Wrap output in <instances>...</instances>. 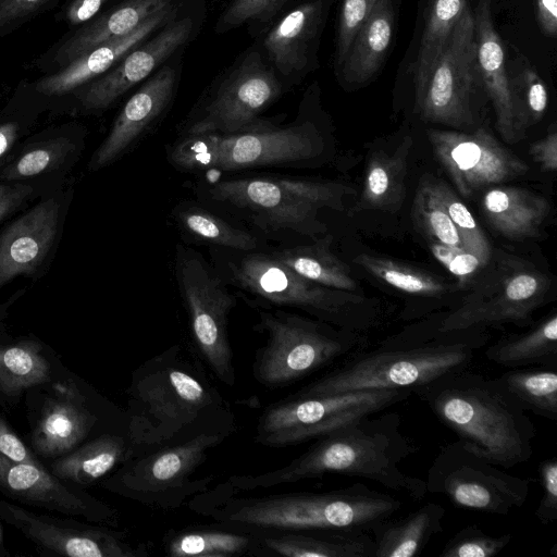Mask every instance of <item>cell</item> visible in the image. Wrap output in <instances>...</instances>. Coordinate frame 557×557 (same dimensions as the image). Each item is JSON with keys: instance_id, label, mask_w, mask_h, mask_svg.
<instances>
[{"instance_id": "10", "label": "cell", "mask_w": 557, "mask_h": 557, "mask_svg": "<svg viewBox=\"0 0 557 557\" xmlns=\"http://www.w3.org/2000/svg\"><path fill=\"white\" fill-rule=\"evenodd\" d=\"M230 435L203 433L133 457L103 484L108 490L151 508L181 507L210 488L214 475H194L206 462L209 451Z\"/></svg>"}, {"instance_id": "46", "label": "cell", "mask_w": 557, "mask_h": 557, "mask_svg": "<svg viewBox=\"0 0 557 557\" xmlns=\"http://www.w3.org/2000/svg\"><path fill=\"white\" fill-rule=\"evenodd\" d=\"M515 114L520 132L544 115L548 92L546 85L534 69L522 67L515 77L509 75Z\"/></svg>"}, {"instance_id": "9", "label": "cell", "mask_w": 557, "mask_h": 557, "mask_svg": "<svg viewBox=\"0 0 557 557\" xmlns=\"http://www.w3.org/2000/svg\"><path fill=\"white\" fill-rule=\"evenodd\" d=\"M259 332L268 335L252 364L256 380L267 387H282L357 351L356 332L335 329L280 308L259 309Z\"/></svg>"}, {"instance_id": "23", "label": "cell", "mask_w": 557, "mask_h": 557, "mask_svg": "<svg viewBox=\"0 0 557 557\" xmlns=\"http://www.w3.org/2000/svg\"><path fill=\"white\" fill-rule=\"evenodd\" d=\"M0 490L22 503L92 522L116 525L117 512L77 488H70L39 462H14L0 455Z\"/></svg>"}, {"instance_id": "12", "label": "cell", "mask_w": 557, "mask_h": 557, "mask_svg": "<svg viewBox=\"0 0 557 557\" xmlns=\"http://www.w3.org/2000/svg\"><path fill=\"white\" fill-rule=\"evenodd\" d=\"M175 276L199 356L220 382L233 386L235 369L227 324L235 296L213 265L189 247L176 248Z\"/></svg>"}, {"instance_id": "54", "label": "cell", "mask_w": 557, "mask_h": 557, "mask_svg": "<svg viewBox=\"0 0 557 557\" xmlns=\"http://www.w3.org/2000/svg\"><path fill=\"white\" fill-rule=\"evenodd\" d=\"M116 0H66L55 13L57 22L76 28L113 5Z\"/></svg>"}, {"instance_id": "16", "label": "cell", "mask_w": 557, "mask_h": 557, "mask_svg": "<svg viewBox=\"0 0 557 557\" xmlns=\"http://www.w3.org/2000/svg\"><path fill=\"white\" fill-rule=\"evenodd\" d=\"M70 182L39 197L0 228V289L16 277L37 281L50 269L73 199Z\"/></svg>"}, {"instance_id": "43", "label": "cell", "mask_w": 557, "mask_h": 557, "mask_svg": "<svg viewBox=\"0 0 557 557\" xmlns=\"http://www.w3.org/2000/svg\"><path fill=\"white\" fill-rule=\"evenodd\" d=\"M354 261L377 280L410 295L440 297L448 292L438 277L392 259L360 253Z\"/></svg>"}, {"instance_id": "48", "label": "cell", "mask_w": 557, "mask_h": 557, "mask_svg": "<svg viewBox=\"0 0 557 557\" xmlns=\"http://www.w3.org/2000/svg\"><path fill=\"white\" fill-rule=\"evenodd\" d=\"M511 541V534L492 536L476 525L460 529L444 545L440 557H493Z\"/></svg>"}, {"instance_id": "47", "label": "cell", "mask_w": 557, "mask_h": 557, "mask_svg": "<svg viewBox=\"0 0 557 557\" xmlns=\"http://www.w3.org/2000/svg\"><path fill=\"white\" fill-rule=\"evenodd\" d=\"M413 214L420 227L433 242L463 249L456 226L424 180L414 197Z\"/></svg>"}, {"instance_id": "35", "label": "cell", "mask_w": 557, "mask_h": 557, "mask_svg": "<svg viewBox=\"0 0 557 557\" xmlns=\"http://www.w3.org/2000/svg\"><path fill=\"white\" fill-rule=\"evenodd\" d=\"M411 146L412 139L407 136L394 152L379 151L371 156L355 211H394L401 206Z\"/></svg>"}, {"instance_id": "45", "label": "cell", "mask_w": 557, "mask_h": 557, "mask_svg": "<svg viewBox=\"0 0 557 557\" xmlns=\"http://www.w3.org/2000/svg\"><path fill=\"white\" fill-rule=\"evenodd\" d=\"M292 0H231L215 24V33L247 25L257 33H264Z\"/></svg>"}, {"instance_id": "19", "label": "cell", "mask_w": 557, "mask_h": 557, "mask_svg": "<svg viewBox=\"0 0 557 557\" xmlns=\"http://www.w3.org/2000/svg\"><path fill=\"white\" fill-rule=\"evenodd\" d=\"M547 278L531 270L508 272L478 287L435 325L437 332L480 330L500 323H522L544 304Z\"/></svg>"}, {"instance_id": "31", "label": "cell", "mask_w": 557, "mask_h": 557, "mask_svg": "<svg viewBox=\"0 0 557 557\" xmlns=\"http://www.w3.org/2000/svg\"><path fill=\"white\" fill-rule=\"evenodd\" d=\"M482 209L492 227L510 240L536 237L549 214V203L542 195L515 186L487 189Z\"/></svg>"}, {"instance_id": "14", "label": "cell", "mask_w": 557, "mask_h": 557, "mask_svg": "<svg viewBox=\"0 0 557 557\" xmlns=\"http://www.w3.org/2000/svg\"><path fill=\"white\" fill-rule=\"evenodd\" d=\"M481 87L474 17L467 4L416 98V109L426 122L468 131L475 122L474 101Z\"/></svg>"}, {"instance_id": "55", "label": "cell", "mask_w": 557, "mask_h": 557, "mask_svg": "<svg viewBox=\"0 0 557 557\" xmlns=\"http://www.w3.org/2000/svg\"><path fill=\"white\" fill-rule=\"evenodd\" d=\"M0 455L14 462L37 463L34 456L2 417H0Z\"/></svg>"}, {"instance_id": "52", "label": "cell", "mask_w": 557, "mask_h": 557, "mask_svg": "<svg viewBox=\"0 0 557 557\" xmlns=\"http://www.w3.org/2000/svg\"><path fill=\"white\" fill-rule=\"evenodd\" d=\"M430 249L434 258L455 275L461 284L469 282L484 268L475 256L462 248L433 242L430 244Z\"/></svg>"}, {"instance_id": "26", "label": "cell", "mask_w": 557, "mask_h": 557, "mask_svg": "<svg viewBox=\"0 0 557 557\" xmlns=\"http://www.w3.org/2000/svg\"><path fill=\"white\" fill-rule=\"evenodd\" d=\"M180 5L162 10L132 33L103 42L74 59L61 70L32 82L39 94L55 100L109 71L133 48L178 16Z\"/></svg>"}, {"instance_id": "18", "label": "cell", "mask_w": 557, "mask_h": 557, "mask_svg": "<svg viewBox=\"0 0 557 557\" xmlns=\"http://www.w3.org/2000/svg\"><path fill=\"white\" fill-rule=\"evenodd\" d=\"M433 152L458 193L476 190L524 175L528 164L484 128L473 132L430 129Z\"/></svg>"}, {"instance_id": "15", "label": "cell", "mask_w": 557, "mask_h": 557, "mask_svg": "<svg viewBox=\"0 0 557 557\" xmlns=\"http://www.w3.org/2000/svg\"><path fill=\"white\" fill-rule=\"evenodd\" d=\"M284 87L261 49L253 46L224 74L186 135L248 131L263 121L260 114L281 98Z\"/></svg>"}, {"instance_id": "59", "label": "cell", "mask_w": 557, "mask_h": 557, "mask_svg": "<svg viewBox=\"0 0 557 557\" xmlns=\"http://www.w3.org/2000/svg\"><path fill=\"white\" fill-rule=\"evenodd\" d=\"M0 98H1V96H0Z\"/></svg>"}, {"instance_id": "28", "label": "cell", "mask_w": 557, "mask_h": 557, "mask_svg": "<svg viewBox=\"0 0 557 557\" xmlns=\"http://www.w3.org/2000/svg\"><path fill=\"white\" fill-rule=\"evenodd\" d=\"M96 421L78 391L61 387L42 407L30 444L44 457L63 455L87 436Z\"/></svg>"}, {"instance_id": "32", "label": "cell", "mask_w": 557, "mask_h": 557, "mask_svg": "<svg viewBox=\"0 0 557 557\" xmlns=\"http://www.w3.org/2000/svg\"><path fill=\"white\" fill-rule=\"evenodd\" d=\"M445 508L426 503L413 512L379 524L373 531V557H414L443 531Z\"/></svg>"}, {"instance_id": "30", "label": "cell", "mask_w": 557, "mask_h": 557, "mask_svg": "<svg viewBox=\"0 0 557 557\" xmlns=\"http://www.w3.org/2000/svg\"><path fill=\"white\" fill-rule=\"evenodd\" d=\"M394 26V0H379L336 71L345 85H363L376 74L389 50Z\"/></svg>"}, {"instance_id": "27", "label": "cell", "mask_w": 557, "mask_h": 557, "mask_svg": "<svg viewBox=\"0 0 557 557\" xmlns=\"http://www.w3.org/2000/svg\"><path fill=\"white\" fill-rule=\"evenodd\" d=\"M473 17L483 88L493 103L499 134L507 143H515L521 132L515 114L505 47L494 27L491 0H479Z\"/></svg>"}, {"instance_id": "39", "label": "cell", "mask_w": 557, "mask_h": 557, "mask_svg": "<svg viewBox=\"0 0 557 557\" xmlns=\"http://www.w3.org/2000/svg\"><path fill=\"white\" fill-rule=\"evenodd\" d=\"M466 5V0H429L414 67L416 98L423 90Z\"/></svg>"}, {"instance_id": "2", "label": "cell", "mask_w": 557, "mask_h": 557, "mask_svg": "<svg viewBox=\"0 0 557 557\" xmlns=\"http://www.w3.org/2000/svg\"><path fill=\"white\" fill-rule=\"evenodd\" d=\"M186 505L215 525L246 533H372L403 508L398 498L362 483L327 492L246 496L226 481L195 495Z\"/></svg>"}, {"instance_id": "13", "label": "cell", "mask_w": 557, "mask_h": 557, "mask_svg": "<svg viewBox=\"0 0 557 557\" xmlns=\"http://www.w3.org/2000/svg\"><path fill=\"white\" fill-rule=\"evenodd\" d=\"M532 481L510 474L457 440L441 448L424 482L428 493L443 495L456 507L506 516L524 505Z\"/></svg>"}, {"instance_id": "3", "label": "cell", "mask_w": 557, "mask_h": 557, "mask_svg": "<svg viewBox=\"0 0 557 557\" xmlns=\"http://www.w3.org/2000/svg\"><path fill=\"white\" fill-rule=\"evenodd\" d=\"M371 413L317 438L287 465L258 474H234L226 483L238 491L269 488L327 474L361 478L422 500L424 480L406 473L400 465L417 450L401 431L397 412Z\"/></svg>"}, {"instance_id": "4", "label": "cell", "mask_w": 557, "mask_h": 557, "mask_svg": "<svg viewBox=\"0 0 557 557\" xmlns=\"http://www.w3.org/2000/svg\"><path fill=\"white\" fill-rule=\"evenodd\" d=\"M413 393L465 447L487 461L507 470L532 457L534 423L496 377L467 368Z\"/></svg>"}, {"instance_id": "41", "label": "cell", "mask_w": 557, "mask_h": 557, "mask_svg": "<svg viewBox=\"0 0 557 557\" xmlns=\"http://www.w3.org/2000/svg\"><path fill=\"white\" fill-rule=\"evenodd\" d=\"M496 379L525 411L553 421L557 419L556 369L515 368Z\"/></svg>"}, {"instance_id": "7", "label": "cell", "mask_w": 557, "mask_h": 557, "mask_svg": "<svg viewBox=\"0 0 557 557\" xmlns=\"http://www.w3.org/2000/svg\"><path fill=\"white\" fill-rule=\"evenodd\" d=\"M348 193L338 183L255 176L218 181L208 187L207 197L264 232L314 236L325 232L319 210H342Z\"/></svg>"}, {"instance_id": "49", "label": "cell", "mask_w": 557, "mask_h": 557, "mask_svg": "<svg viewBox=\"0 0 557 557\" xmlns=\"http://www.w3.org/2000/svg\"><path fill=\"white\" fill-rule=\"evenodd\" d=\"M379 0H343L338 14L334 65L337 71L361 25Z\"/></svg>"}, {"instance_id": "33", "label": "cell", "mask_w": 557, "mask_h": 557, "mask_svg": "<svg viewBox=\"0 0 557 557\" xmlns=\"http://www.w3.org/2000/svg\"><path fill=\"white\" fill-rule=\"evenodd\" d=\"M135 456L126 436L102 434L72 454L57 459L51 471L61 480L89 485Z\"/></svg>"}, {"instance_id": "42", "label": "cell", "mask_w": 557, "mask_h": 557, "mask_svg": "<svg viewBox=\"0 0 557 557\" xmlns=\"http://www.w3.org/2000/svg\"><path fill=\"white\" fill-rule=\"evenodd\" d=\"M181 228L196 240L237 251H256V236L226 222L209 210L195 206H181L175 213Z\"/></svg>"}, {"instance_id": "56", "label": "cell", "mask_w": 557, "mask_h": 557, "mask_svg": "<svg viewBox=\"0 0 557 557\" xmlns=\"http://www.w3.org/2000/svg\"><path fill=\"white\" fill-rule=\"evenodd\" d=\"M530 154L540 164L542 170L554 172L557 169V134H547L532 144Z\"/></svg>"}, {"instance_id": "6", "label": "cell", "mask_w": 557, "mask_h": 557, "mask_svg": "<svg viewBox=\"0 0 557 557\" xmlns=\"http://www.w3.org/2000/svg\"><path fill=\"white\" fill-rule=\"evenodd\" d=\"M223 278L259 309L293 308L338 329L357 332L374 324V312L363 298L313 283L271 253L239 251L224 263Z\"/></svg>"}, {"instance_id": "58", "label": "cell", "mask_w": 557, "mask_h": 557, "mask_svg": "<svg viewBox=\"0 0 557 557\" xmlns=\"http://www.w3.org/2000/svg\"><path fill=\"white\" fill-rule=\"evenodd\" d=\"M25 293V289H20L14 293L9 299L4 302L0 304V325L2 321L7 318L10 307L17 301V299Z\"/></svg>"}, {"instance_id": "44", "label": "cell", "mask_w": 557, "mask_h": 557, "mask_svg": "<svg viewBox=\"0 0 557 557\" xmlns=\"http://www.w3.org/2000/svg\"><path fill=\"white\" fill-rule=\"evenodd\" d=\"M424 181L456 226L463 249L475 256L483 267L487 265L492 255L491 244L471 211L445 183L434 178Z\"/></svg>"}, {"instance_id": "21", "label": "cell", "mask_w": 557, "mask_h": 557, "mask_svg": "<svg viewBox=\"0 0 557 557\" xmlns=\"http://www.w3.org/2000/svg\"><path fill=\"white\" fill-rule=\"evenodd\" d=\"M335 0H302L264 32L261 51L282 81L296 83L318 66L320 39Z\"/></svg>"}, {"instance_id": "57", "label": "cell", "mask_w": 557, "mask_h": 557, "mask_svg": "<svg viewBox=\"0 0 557 557\" xmlns=\"http://www.w3.org/2000/svg\"><path fill=\"white\" fill-rule=\"evenodd\" d=\"M536 12L543 32L554 37L557 33V0H536Z\"/></svg>"}, {"instance_id": "17", "label": "cell", "mask_w": 557, "mask_h": 557, "mask_svg": "<svg viewBox=\"0 0 557 557\" xmlns=\"http://www.w3.org/2000/svg\"><path fill=\"white\" fill-rule=\"evenodd\" d=\"M194 30L193 17L177 16L133 48L109 71L55 100L58 108L75 114H96L109 109L185 47Z\"/></svg>"}, {"instance_id": "5", "label": "cell", "mask_w": 557, "mask_h": 557, "mask_svg": "<svg viewBox=\"0 0 557 557\" xmlns=\"http://www.w3.org/2000/svg\"><path fill=\"white\" fill-rule=\"evenodd\" d=\"M480 330L441 333L422 338H393L374 349L355 351L337 368L290 397H314L356 391L407 389L412 393L445 375L470 367L485 343Z\"/></svg>"}, {"instance_id": "8", "label": "cell", "mask_w": 557, "mask_h": 557, "mask_svg": "<svg viewBox=\"0 0 557 557\" xmlns=\"http://www.w3.org/2000/svg\"><path fill=\"white\" fill-rule=\"evenodd\" d=\"M323 147L322 134L309 120L285 127L262 121L234 134L186 135L170 149L169 160L185 171H239L310 161Z\"/></svg>"}, {"instance_id": "40", "label": "cell", "mask_w": 557, "mask_h": 557, "mask_svg": "<svg viewBox=\"0 0 557 557\" xmlns=\"http://www.w3.org/2000/svg\"><path fill=\"white\" fill-rule=\"evenodd\" d=\"M50 381V364L41 346L32 339L0 344V392L15 397Z\"/></svg>"}, {"instance_id": "50", "label": "cell", "mask_w": 557, "mask_h": 557, "mask_svg": "<svg viewBox=\"0 0 557 557\" xmlns=\"http://www.w3.org/2000/svg\"><path fill=\"white\" fill-rule=\"evenodd\" d=\"M66 0H0V37L8 36Z\"/></svg>"}, {"instance_id": "29", "label": "cell", "mask_w": 557, "mask_h": 557, "mask_svg": "<svg viewBox=\"0 0 557 557\" xmlns=\"http://www.w3.org/2000/svg\"><path fill=\"white\" fill-rule=\"evenodd\" d=\"M256 535L262 556L373 557L374 542L366 532L272 531Z\"/></svg>"}, {"instance_id": "51", "label": "cell", "mask_w": 557, "mask_h": 557, "mask_svg": "<svg viewBox=\"0 0 557 557\" xmlns=\"http://www.w3.org/2000/svg\"><path fill=\"white\" fill-rule=\"evenodd\" d=\"M50 191L52 190L38 184L0 181V227Z\"/></svg>"}, {"instance_id": "11", "label": "cell", "mask_w": 557, "mask_h": 557, "mask_svg": "<svg viewBox=\"0 0 557 557\" xmlns=\"http://www.w3.org/2000/svg\"><path fill=\"white\" fill-rule=\"evenodd\" d=\"M407 389L356 391L314 397H287L264 409L255 440L268 447L301 444L355 420L407 400Z\"/></svg>"}, {"instance_id": "38", "label": "cell", "mask_w": 557, "mask_h": 557, "mask_svg": "<svg viewBox=\"0 0 557 557\" xmlns=\"http://www.w3.org/2000/svg\"><path fill=\"white\" fill-rule=\"evenodd\" d=\"M271 255L300 276L319 285L345 292L358 288L347 264L330 251L326 238L313 245L276 250Z\"/></svg>"}, {"instance_id": "53", "label": "cell", "mask_w": 557, "mask_h": 557, "mask_svg": "<svg viewBox=\"0 0 557 557\" xmlns=\"http://www.w3.org/2000/svg\"><path fill=\"white\" fill-rule=\"evenodd\" d=\"M542 497L535 509V517L543 524H550L557 520V459H545L540 468Z\"/></svg>"}, {"instance_id": "22", "label": "cell", "mask_w": 557, "mask_h": 557, "mask_svg": "<svg viewBox=\"0 0 557 557\" xmlns=\"http://www.w3.org/2000/svg\"><path fill=\"white\" fill-rule=\"evenodd\" d=\"M87 134L85 125L76 121L39 128L0 169V181L33 183L50 190L67 184L85 149Z\"/></svg>"}, {"instance_id": "1", "label": "cell", "mask_w": 557, "mask_h": 557, "mask_svg": "<svg viewBox=\"0 0 557 557\" xmlns=\"http://www.w3.org/2000/svg\"><path fill=\"white\" fill-rule=\"evenodd\" d=\"M127 394V437L134 457L203 433L232 434L236 429L230 404L200 360L181 345L139 366Z\"/></svg>"}, {"instance_id": "34", "label": "cell", "mask_w": 557, "mask_h": 557, "mask_svg": "<svg viewBox=\"0 0 557 557\" xmlns=\"http://www.w3.org/2000/svg\"><path fill=\"white\" fill-rule=\"evenodd\" d=\"M163 548L171 557H261L255 534L219 525L171 530L164 536Z\"/></svg>"}, {"instance_id": "36", "label": "cell", "mask_w": 557, "mask_h": 557, "mask_svg": "<svg viewBox=\"0 0 557 557\" xmlns=\"http://www.w3.org/2000/svg\"><path fill=\"white\" fill-rule=\"evenodd\" d=\"M55 108L54 100L36 91L32 82H20L11 98L0 109V169L39 129L42 116Z\"/></svg>"}, {"instance_id": "37", "label": "cell", "mask_w": 557, "mask_h": 557, "mask_svg": "<svg viewBox=\"0 0 557 557\" xmlns=\"http://www.w3.org/2000/svg\"><path fill=\"white\" fill-rule=\"evenodd\" d=\"M485 358L509 369L527 366H557V313L553 311L529 331L511 335L488 346Z\"/></svg>"}, {"instance_id": "25", "label": "cell", "mask_w": 557, "mask_h": 557, "mask_svg": "<svg viewBox=\"0 0 557 557\" xmlns=\"http://www.w3.org/2000/svg\"><path fill=\"white\" fill-rule=\"evenodd\" d=\"M177 73L174 65L164 63L144 81L123 106L108 135L91 154L89 171L101 170L120 159L165 112L176 91Z\"/></svg>"}, {"instance_id": "20", "label": "cell", "mask_w": 557, "mask_h": 557, "mask_svg": "<svg viewBox=\"0 0 557 557\" xmlns=\"http://www.w3.org/2000/svg\"><path fill=\"white\" fill-rule=\"evenodd\" d=\"M0 518L39 547L70 557L148 556L145 544L134 546L120 531L69 523L0 500Z\"/></svg>"}, {"instance_id": "24", "label": "cell", "mask_w": 557, "mask_h": 557, "mask_svg": "<svg viewBox=\"0 0 557 557\" xmlns=\"http://www.w3.org/2000/svg\"><path fill=\"white\" fill-rule=\"evenodd\" d=\"M181 1L121 0L89 22L70 29L34 60L33 66L44 75L54 73L98 45L132 33L153 14L178 7Z\"/></svg>"}]
</instances>
